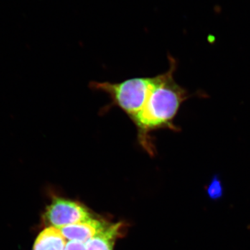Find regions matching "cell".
Here are the masks:
<instances>
[{"label":"cell","instance_id":"7a4b0ae2","mask_svg":"<svg viewBox=\"0 0 250 250\" xmlns=\"http://www.w3.org/2000/svg\"><path fill=\"white\" fill-rule=\"evenodd\" d=\"M154 77H134L121 82H91V89L103 92L109 98L110 103L103 112L116 107L132 121L142 108Z\"/></svg>","mask_w":250,"mask_h":250},{"label":"cell","instance_id":"3957f363","mask_svg":"<svg viewBox=\"0 0 250 250\" xmlns=\"http://www.w3.org/2000/svg\"><path fill=\"white\" fill-rule=\"evenodd\" d=\"M43 217L47 225L60 229L93 216L88 208L80 202L55 197L46 208Z\"/></svg>","mask_w":250,"mask_h":250},{"label":"cell","instance_id":"5b68a950","mask_svg":"<svg viewBox=\"0 0 250 250\" xmlns=\"http://www.w3.org/2000/svg\"><path fill=\"white\" fill-rule=\"evenodd\" d=\"M124 224H110L101 233L85 243V250H113L117 240L121 238Z\"/></svg>","mask_w":250,"mask_h":250},{"label":"cell","instance_id":"8992f818","mask_svg":"<svg viewBox=\"0 0 250 250\" xmlns=\"http://www.w3.org/2000/svg\"><path fill=\"white\" fill-rule=\"evenodd\" d=\"M67 243L59 229L49 227L39 233L34 250H65Z\"/></svg>","mask_w":250,"mask_h":250},{"label":"cell","instance_id":"ba28073f","mask_svg":"<svg viewBox=\"0 0 250 250\" xmlns=\"http://www.w3.org/2000/svg\"><path fill=\"white\" fill-rule=\"evenodd\" d=\"M65 250H85V243L75 241H68Z\"/></svg>","mask_w":250,"mask_h":250},{"label":"cell","instance_id":"6da1fadb","mask_svg":"<svg viewBox=\"0 0 250 250\" xmlns=\"http://www.w3.org/2000/svg\"><path fill=\"white\" fill-rule=\"evenodd\" d=\"M168 59V70L154 76L143 107L131 121L136 127L138 144L150 156L155 155L156 151L153 134L163 129L178 131L174 119L182 104L190 97L174 80L177 61L171 56Z\"/></svg>","mask_w":250,"mask_h":250},{"label":"cell","instance_id":"277c9868","mask_svg":"<svg viewBox=\"0 0 250 250\" xmlns=\"http://www.w3.org/2000/svg\"><path fill=\"white\" fill-rule=\"evenodd\" d=\"M109 225L104 220L92 217L80 223L60 229V230L69 241H75L85 243L103 231Z\"/></svg>","mask_w":250,"mask_h":250},{"label":"cell","instance_id":"52a82bcc","mask_svg":"<svg viewBox=\"0 0 250 250\" xmlns=\"http://www.w3.org/2000/svg\"><path fill=\"white\" fill-rule=\"evenodd\" d=\"M206 194L210 200L213 201L220 200L223 196V184L218 176L210 179L209 183L206 187Z\"/></svg>","mask_w":250,"mask_h":250}]
</instances>
